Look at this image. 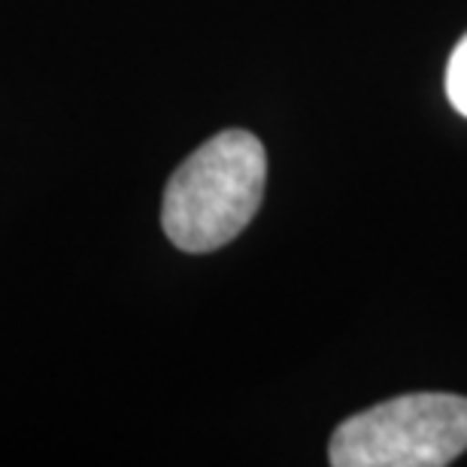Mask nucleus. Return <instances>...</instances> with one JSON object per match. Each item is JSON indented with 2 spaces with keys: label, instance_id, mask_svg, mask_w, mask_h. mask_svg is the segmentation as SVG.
<instances>
[{
  "label": "nucleus",
  "instance_id": "obj_2",
  "mask_svg": "<svg viewBox=\"0 0 467 467\" xmlns=\"http://www.w3.org/2000/svg\"><path fill=\"white\" fill-rule=\"evenodd\" d=\"M467 452V398L422 391L355 413L331 437L334 467H443Z\"/></svg>",
  "mask_w": 467,
  "mask_h": 467
},
{
  "label": "nucleus",
  "instance_id": "obj_3",
  "mask_svg": "<svg viewBox=\"0 0 467 467\" xmlns=\"http://www.w3.org/2000/svg\"><path fill=\"white\" fill-rule=\"evenodd\" d=\"M446 95H450V104L467 119V34L455 46L450 67H446Z\"/></svg>",
  "mask_w": 467,
  "mask_h": 467
},
{
  "label": "nucleus",
  "instance_id": "obj_1",
  "mask_svg": "<svg viewBox=\"0 0 467 467\" xmlns=\"http://www.w3.org/2000/svg\"><path fill=\"white\" fill-rule=\"evenodd\" d=\"M267 185L265 146L249 130H222L171 176L161 225L182 252H213L255 219Z\"/></svg>",
  "mask_w": 467,
  "mask_h": 467
}]
</instances>
